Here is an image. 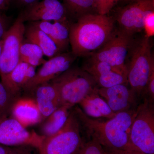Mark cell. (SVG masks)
Returning <instances> with one entry per match:
<instances>
[{"mask_svg":"<svg viewBox=\"0 0 154 154\" xmlns=\"http://www.w3.org/2000/svg\"><path fill=\"white\" fill-rule=\"evenodd\" d=\"M137 109L116 113L106 121L89 117L79 107L75 113L91 139L111 153L131 150L130 134Z\"/></svg>","mask_w":154,"mask_h":154,"instance_id":"6da1fadb","label":"cell"},{"mask_svg":"<svg viewBox=\"0 0 154 154\" xmlns=\"http://www.w3.org/2000/svg\"><path fill=\"white\" fill-rule=\"evenodd\" d=\"M137 1L138 0H118V2L119 1V2H123L125 3H129L130 4V3L133 2Z\"/></svg>","mask_w":154,"mask_h":154,"instance_id":"e575fe53","label":"cell"},{"mask_svg":"<svg viewBox=\"0 0 154 154\" xmlns=\"http://www.w3.org/2000/svg\"><path fill=\"white\" fill-rule=\"evenodd\" d=\"M151 48L150 38L145 36L137 43H134L131 48L127 79L137 97L145 92L149 79L154 72Z\"/></svg>","mask_w":154,"mask_h":154,"instance_id":"277c9868","label":"cell"},{"mask_svg":"<svg viewBox=\"0 0 154 154\" xmlns=\"http://www.w3.org/2000/svg\"><path fill=\"white\" fill-rule=\"evenodd\" d=\"M130 144L132 150L154 154V111L146 99L137 109L131 129Z\"/></svg>","mask_w":154,"mask_h":154,"instance_id":"8992f818","label":"cell"},{"mask_svg":"<svg viewBox=\"0 0 154 154\" xmlns=\"http://www.w3.org/2000/svg\"><path fill=\"white\" fill-rule=\"evenodd\" d=\"M114 32V20L107 15L82 16L69 25L72 52L77 57L91 55L102 48Z\"/></svg>","mask_w":154,"mask_h":154,"instance_id":"7a4b0ae2","label":"cell"},{"mask_svg":"<svg viewBox=\"0 0 154 154\" xmlns=\"http://www.w3.org/2000/svg\"><path fill=\"white\" fill-rule=\"evenodd\" d=\"M25 26L19 18L5 33L0 56L1 79L8 75L20 62V48L24 40Z\"/></svg>","mask_w":154,"mask_h":154,"instance_id":"ba28073f","label":"cell"},{"mask_svg":"<svg viewBox=\"0 0 154 154\" xmlns=\"http://www.w3.org/2000/svg\"><path fill=\"white\" fill-rule=\"evenodd\" d=\"M28 146H21L17 148V150L13 154H27L30 152V150L28 148H26Z\"/></svg>","mask_w":154,"mask_h":154,"instance_id":"4dcf8cb0","label":"cell"},{"mask_svg":"<svg viewBox=\"0 0 154 154\" xmlns=\"http://www.w3.org/2000/svg\"><path fill=\"white\" fill-rule=\"evenodd\" d=\"M19 96L11 93L0 82V119L8 117Z\"/></svg>","mask_w":154,"mask_h":154,"instance_id":"cb8c5ba5","label":"cell"},{"mask_svg":"<svg viewBox=\"0 0 154 154\" xmlns=\"http://www.w3.org/2000/svg\"><path fill=\"white\" fill-rule=\"evenodd\" d=\"M50 82L57 91L60 106L73 107L97 88L93 77L79 68L70 67Z\"/></svg>","mask_w":154,"mask_h":154,"instance_id":"3957f363","label":"cell"},{"mask_svg":"<svg viewBox=\"0 0 154 154\" xmlns=\"http://www.w3.org/2000/svg\"><path fill=\"white\" fill-rule=\"evenodd\" d=\"M72 52L61 53L46 60L34 76L23 88V91L32 93L36 87L49 82L67 70L76 59Z\"/></svg>","mask_w":154,"mask_h":154,"instance_id":"8fae6325","label":"cell"},{"mask_svg":"<svg viewBox=\"0 0 154 154\" xmlns=\"http://www.w3.org/2000/svg\"><path fill=\"white\" fill-rule=\"evenodd\" d=\"M98 93L115 113L134 109L137 97L127 85L119 84L108 88H98Z\"/></svg>","mask_w":154,"mask_h":154,"instance_id":"4fadbf2b","label":"cell"},{"mask_svg":"<svg viewBox=\"0 0 154 154\" xmlns=\"http://www.w3.org/2000/svg\"><path fill=\"white\" fill-rule=\"evenodd\" d=\"M27 154H31L30 153V152L28 153Z\"/></svg>","mask_w":154,"mask_h":154,"instance_id":"8d00e7d4","label":"cell"},{"mask_svg":"<svg viewBox=\"0 0 154 154\" xmlns=\"http://www.w3.org/2000/svg\"><path fill=\"white\" fill-rule=\"evenodd\" d=\"M47 34L54 42L60 52L67 48L69 43V25L67 19L62 21H54L51 23L48 21L30 22Z\"/></svg>","mask_w":154,"mask_h":154,"instance_id":"e0dca14e","label":"cell"},{"mask_svg":"<svg viewBox=\"0 0 154 154\" xmlns=\"http://www.w3.org/2000/svg\"><path fill=\"white\" fill-rule=\"evenodd\" d=\"M83 69L93 77L97 85L101 88L128 84L127 77L105 62L91 60Z\"/></svg>","mask_w":154,"mask_h":154,"instance_id":"5bb4252c","label":"cell"},{"mask_svg":"<svg viewBox=\"0 0 154 154\" xmlns=\"http://www.w3.org/2000/svg\"><path fill=\"white\" fill-rule=\"evenodd\" d=\"M19 2L25 6H28L38 2V0H18Z\"/></svg>","mask_w":154,"mask_h":154,"instance_id":"d6a6232c","label":"cell"},{"mask_svg":"<svg viewBox=\"0 0 154 154\" xmlns=\"http://www.w3.org/2000/svg\"><path fill=\"white\" fill-rule=\"evenodd\" d=\"M131 35L119 30L113 32L110 39L102 48L92 54L91 60L103 62L127 77V56L134 42Z\"/></svg>","mask_w":154,"mask_h":154,"instance_id":"52a82bcc","label":"cell"},{"mask_svg":"<svg viewBox=\"0 0 154 154\" xmlns=\"http://www.w3.org/2000/svg\"><path fill=\"white\" fill-rule=\"evenodd\" d=\"M71 108L67 105L58 107L45 119L41 127V135L45 137L50 136L61 129L67 120Z\"/></svg>","mask_w":154,"mask_h":154,"instance_id":"44dd1931","label":"cell"},{"mask_svg":"<svg viewBox=\"0 0 154 154\" xmlns=\"http://www.w3.org/2000/svg\"><path fill=\"white\" fill-rule=\"evenodd\" d=\"M11 117L27 128L40 123L42 116L34 99L19 98L12 108Z\"/></svg>","mask_w":154,"mask_h":154,"instance_id":"9a60e30c","label":"cell"},{"mask_svg":"<svg viewBox=\"0 0 154 154\" xmlns=\"http://www.w3.org/2000/svg\"><path fill=\"white\" fill-rule=\"evenodd\" d=\"M75 154H110L100 144L93 140L83 142Z\"/></svg>","mask_w":154,"mask_h":154,"instance_id":"d4e9b609","label":"cell"},{"mask_svg":"<svg viewBox=\"0 0 154 154\" xmlns=\"http://www.w3.org/2000/svg\"><path fill=\"white\" fill-rule=\"evenodd\" d=\"M67 15L78 19L95 9L94 0H63Z\"/></svg>","mask_w":154,"mask_h":154,"instance_id":"603a6c76","label":"cell"},{"mask_svg":"<svg viewBox=\"0 0 154 154\" xmlns=\"http://www.w3.org/2000/svg\"><path fill=\"white\" fill-rule=\"evenodd\" d=\"M143 30L145 32V36L149 38L154 35V11L149 13L146 16L143 21Z\"/></svg>","mask_w":154,"mask_h":154,"instance_id":"4316f807","label":"cell"},{"mask_svg":"<svg viewBox=\"0 0 154 154\" xmlns=\"http://www.w3.org/2000/svg\"><path fill=\"white\" fill-rule=\"evenodd\" d=\"M94 8L98 14L107 15L118 0H94Z\"/></svg>","mask_w":154,"mask_h":154,"instance_id":"484cf974","label":"cell"},{"mask_svg":"<svg viewBox=\"0 0 154 154\" xmlns=\"http://www.w3.org/2000/svg\"><path fill=\"white\" fill-rule=\"evenodd\" d=\"M2 40L0 38V56L2 53Z\"/></svg>","mask_w":154,"mask_h":154,"instance_id":"d590c367","label":"cell"},{"mask_svg":"<svg viewBox=\"0 0 154 154\" xmlns=\"http://www.w3.org/2000/svg\"><path fill=\"white\" fill-rule=\"evenodd\" d=\"M110 154H146L136 150H126L123 151L109 153Z\"/></svg>","mask_w":154,"mask_h":154,"instance_id":"1f68e13d","label":"cell"},{"mask_svg":"<svg viewBox=\"0 0 154 154\" xmlns=\"http://www.w3.org/2000/svg\"><path fill=\"white\" fill-rule=\"evenodd\" d=\"M67 16L64 6L58 0H42L27 6L18 17L24 23L63 21Z\"/></svg>","mask_w":154,"mask_h":154,"instance_id":"7c38bea8","label":"cell"},{"mask_svg":"<svg viewBox=\"0 0 154 154\" xmlns=\"http://www.w3.org/2000/svg\"><path fill=\"white\" fill-rule=\"evenodd\" d=\"M97 90L98 88L79 103L81 109L86 115L92 118L110 119L114 117L116 114L99 95Z\"/></svg>","mask_w":154,"mask_h":154,"instance_id":"d6986e66","label":"cell"},{"mask_svg":"<svg viewBox=\"0 0 154 154\" xmlns=\"http://www.w3.org/2000/svg\"><path fill=\"white\" fill-rule=\"evenodd\" d=\"M146 91L148 93L149 96L152 100H154V72L152 74L149 79L147 85Z\"/></svg>","mask_w":154,"mask_h":154,"instance_id":"83f0119b","label":"cell"},{"mask_svg":"<svg viewBox=\"0 0 154 154\" xmlns=\"http://www.w3.org/2000/svg\"><path fill=\"white\" fill-rule=\"evenodd\" d=\"M7 29V24L4 17L0 14V38L2 39Z\"/></svg>","mask_w":154,"mask_h":154,"instance_id":"f1b7e54d","label":"cell"},{"mask_svg":"<svg viewBox=\"0 0 154 154\" xmlns=\"http://www.w3.org/2000/svg\"><path fill=\"white\" fill-rule=\"evenodd\" d=\"M43 53L38 45L23 40L20 48V60L36 68L46 61Z\"/></svg>","mask_w":154,"mask_h":154,"instance_id":"7402d4cb","label":"cell"},{"mask_svg":"<svg viewBox=\"0 0 154 154\" xmlns=\"http://www.w3.org/2000/svg\"><path fill=\"white\" fill-rule=\"evenodd\" d=\"M8 2V0H0V11L5 8Z\"/></svg>","mask_w":154,"mask_h":154,"instance_id":"836d02e7","label":"cell"},{"mask_svg":"<svg viewBox=\"0 0 154 154\" xmlns=\"http://www.w3.org/2000/svg\"><path fill=\"white\" fill-rule=\"evenodd\" d=\"M154 11V0H138L121 9L117 16L120 30L133 36L143 30V21L149 13Z\"/></svg>","mask_w":154,"mask_h":154,"instance_id":"30bf717a","label":"cell"},{"mask_svg":"<svg viewBox=\"0 0 154 154\" xmlns=\"http://www.w3.org/2000/svg\"><path fill=\"white\" fill-rule=\"evenodd\" d=\"M32 93L35 95L34 99L41 113L42 121L60 107L57 91L50 82L37 86Z\"/></svg>","mask_w":154,"mask_h":154,"instance_id":"2e32d148","label":"cell"},{"mask_svg":"<svg viewBox=\"0 0 154 154\" xmlns=\"http://www.w3.org/2000/svg\"><path fill=\"white\" fill-rule=\"evenodd\" d=\"M45 137L34 131H29L13 117L0 119V145L28 146L38 150Z\"/></svg>","mask_w":154,"mask_h":154,"instance_id":"9c48e42d","label":"cell"},{"mask_svg":"<svg viewBox=\"0 0 154 154\" xmlns=\"http://www.w3.org/2000/svg\"><path fill=\"white\" fill-rule=\"evenodd\" d=\"M17 148H11L0 145V154H13L17 150Z\"/></svg>","mask_w":154,"mask_h":154,"instance_id":"f546056e","label":"cell"},{"mask_svg":"<svg viewBox=\"0 0 154 154\" xmlns=\"http://www.w3.org/2000/svg\"><path fill=\"white\" fill-rule=\"evenodd\" d=\"M83 142L79 121L75 113H70L61 129L45 137L38 151L39 154H75Z\"/></svg>","mask_w":154,"mask_h":154,"instance_id":"5b68a950","label":"cell"},{"mask_svg":"<svg viewBox=\"0 0 154 154\" xmlns=\"http://www.w3.org/2000/svg\"><path fill=\"white\" fill-rule=\"evenodd\" d=\"M36 73V68L20 61L8 75L1 79V83L11 93L19 96L25 85Z\"/></svg>","mask_w":154,"mask_h":154,"instance_id":"ac0fdd59","label":"cell"},{"mask_svg":"<svg viewBox=\"0 0 154 154\" xmlns=\"http://www.w3.org/2000/svg\"><path fill=\"white\" fill-rule=\"evenodd\" d=\"M24 40L38 45L44 55L50 58L60 53L52 39L30 22L25 26Z\"/></svg>","mask_w":154,"mask_h":154,"instance_id":"ffe728a7","label":"cell"}]
</instances>
